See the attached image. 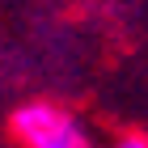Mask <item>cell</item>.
<instances>
[{
	"mask_svg": "<svg viewBox=\"0 0 148 148\" xmlns=\"http://www.w3.org/2000/svg\"><path fill=\"white\" fill-rule=\"evenodd\" d=\"M13 127L30 148H89V136L55 106H25L17 110Z\"/></svg>",
	"mask_w": 148,
	"mask_h": 148,
	"instance_id": "6da1fadb",
	"label": "cell"
},
{
	"mask_svg": "<svg viewBox=\"0 0 148 148\" xmlns=\"http://www.w3.org/2000/svg\"><path fill=\"white\" fill-rule=\"evenodd\" d=\"M119 148H148V140H144V136H127Z\"/></svg>",
	"mask_w": 148,
	"mask_h": 148,
	"instance_id": "7a4b0ae2",
	"label": "cell"
}]
</instances>
